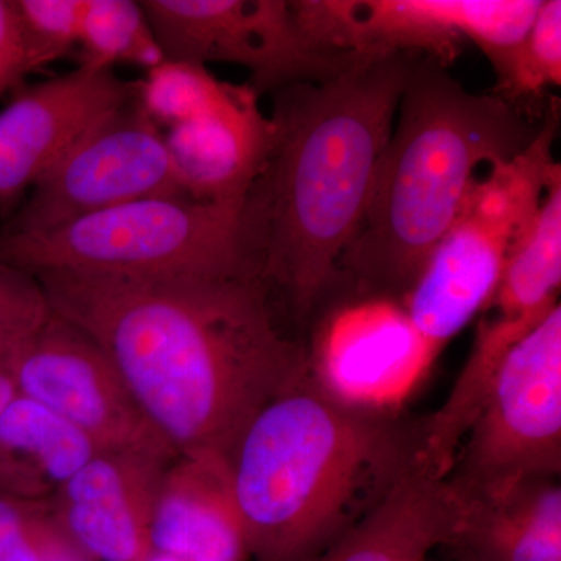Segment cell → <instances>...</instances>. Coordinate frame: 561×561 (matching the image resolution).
<instances>
[{
    "instance_id": "cell-1",
    "label": "cell",
    "mask_w": 561,
    "mask_h": 561,
    "mask_svg": "<svg viewBox=\"0 0 561 561\" xmlns=\"http://www.w3.org/2000/svg\"><path fill=\"white\" fill-rule=\"evenodd\" d=\"M33 276L179 454L230 457L254 415L311 370L256 276Z\"/></svg>"
},
{
    "instance_id": "cell-2",
    "label": "cell",
    "mask_w": 561,
    "mask_h": 561,
    "mask_svg": "<svg viewBox=\"0 0 561 561\" xmlns=\"http://www.w3.org/2000/svg\"><path fill=\"white\" fill-rule=\"evenodd\" d=\"M415 55L365 58L323 83L275 94V144L250 192L260 230L261 275L305 321L337 279L359 230L376 168Z\"/></svg>"
},
{
    "instance_id": "cell-3",
    "label": "cell",
    "mask_w": 561,
    "mask_h": 561,
    "mask_svg": "<svg viewBox=\"0 0 561 561\" xmlns=\"http://www.w3.org/2000/svg\"><path fill=\"white\" fill-rule=\"evenodd\" d=\"M416 456L419 421L346 401L309 370L254 415L228 457L250 556L317 561Z\"/></svg>"
},
{
    "instance_id": "cell-4",
    "label": "cell",
    "mask_w": 561,
    "mask_h": 561,
    "mask_svg": "<svg viewBox=\"0 0 561 561\" xmlns=\"http://www.w3.org/2000/svg\"><path fill=\"white\" fill-rule=\"evenodd\" d=\"M398 111L364 219L337 271L364 295L404 300L478 169L515 157L537 131L522 110L465 90L430 57L413 61Z\"/></svg>"
},
{
    "instance_id": "cell-5",
    "label": "cell",
    "mask_w": 561,
    "mask_h": 561,
    "mask_svg": "<svg viewBox=\"0 0 561 561\" xmlns=\"http://www.w3.org/2000/svg\"><path fill=\"white\" fill-rule=\"evenodd\" d=\"M0 262L31 275L262 279L256 214L250 198L242 203L144 198L46 231H3Z\"/></svg>"
},
{
    "instance_id": "cell-6",
    "label": "cell",
    "mask_w": 561,
    "mask_h": 561,
    "mask_svg": "<svg viewBox=\"0 0 561 561\" xmlns=\"http://www.w3.org/2000/svg\"><path fill=\"white\" fill-rule=\"evenodd\" d=\"M559 102L515 157L476 179L451 227L431 251L402 305L416 334L435 353L490 305L505 257L534 216L560 162L553 158Z\"/></svg>"
},
{
    "instance_id": "cell-7",
    "label": "cell",
    "mask_w": 561,
    "mask_h": 561,
    "mask_svg": "<svg viewBox=\"0 0 561 561\" xmlns=\"http://www.w3.org/2000/svg\"><path fill=\"white\" fill-rule=\"evenodd\" d=\"M449 483L460 497L490 496L561 468V308L502 357Z\"/></svg>"
},
{
    "instance_id": "cell-8",
    "label": "cell",
    "mask_w": 561,
    "mask_h": 561,
    "mask_svg": "<svg viewBox=\"0 0 561 561\" xmlns=\"http://www.w3.org/2000/svg\"><path fill=\"white\" fill-rule=\"evenodd\" d=\"M140 5L165 60L242 66L257 95L323 83L365 60L319 46L284 0H142Z\"/></svg>"
},
{
    "instance_id": "cell-9",
    "label": "cell",
    "mask_w": 561,
    "mask_h": 561,
    "mask_svg": "<svg viewBox=\"0 0 561 561\" xmlns=\"http://www.w3.org/2000/svg\"><path fill=\"white\" fill-rule=\"evenodd\" d=\"M541 0H297L291 13L324 49L365 58L424 54L451 65L465 39L490 58L529 31Z\"/></svg>"
},
{
    "instance_id": "cell-10",
    "label": "cell",
    "mask_w": 561,
    "mask_h": 561,
    "mask_svg": "<svg viewBox=\"0 0 561 561\" xmlns=\"http://www.w3.org/2000/svg\"><path fill=\"white\" fill-rule=\"evenodd\" d=\"M7 364L21 397L68 421L98 451L136 454L165 465L179 459L105 353L54 311L11 351Z\"/></svg>"
},
{
    "instance_id": "cell-11",
    "label": "cell",
    "mask_w": 561,
    "mask_h": 561,
    "mask_svg": "<svg viewBox=\"0 0 561 561\" xmlns=\"http://www.w3.org/2000/svg\"><path fill=\"white\" fill-rule=\"evenodd\" d=\"M186 197L161 128L136 95L111 111L31 191L5 231L38 232L144 198Z\"/></svg>"
},
{
    "instance_id": "cell-12",
    "label": "cell",
    "mask_w": 561,
    "mask_h": 561,
    "mask_svg": "<svg viewBox=\"0 0 561 561\" xmlns=\"http://www.w3.org/2000/svg\"><path fill=\"white\" fill-rule=\"evenodd\" d=\"M135 95L136 83L84 66L18 94L0 110V209L31 192L91 128Z\"/></svg>"
},
{
    "instance_id": "cell-13",
    "label": "cell",
    "mask_w": 561,
    "mask_h": 561,
    "mask_svg": "<svg viewBox=\"0 0 561 561\" xmlns=\"http://www.w3.org/2000/svg\"><path fill=\"white\" fill-rule=\"evenodd\" d=\"M169 465L127 453L99 451L51 497L58 523L90 561H142Z\"/></svg>"
},
{
    "instance_id": "cell-14",
    "label": "cell",
    "mask_w": 561,
    "mask_h": 561,
    "mask_svg": "<svg viewBox=\"0 0 561 561\" xmlns=\"http://www.w3.org/2000/svg\"><path fill=\"white\" fill-rule=\"evenodd\" d=\"M275 124L250 84L213 108L162 131L186 197L206 203H242L267 169Z\"/></svg>"
},
{
    "instance_id": "cell-15",
    "label": "cell",
    "mask_w": 561,
    "mask_h": 561,
    "mask_svg": "<svg viewBox=\"0 0 561 561\" xmlns=\"http://www.w3.org/2000/svg\"><path fill=\"white\" fill-rule=\"evenodd\" d=\"M150 546L183 561L249 559L227 456L180 454L165 468L151 513Z\"/></svg>"
},
{
    "instance_id": "cell-16",
    "label": "cell",
    "mask_w": 561,
    "mask_h": 561,
    "mask_svg": "<svg viewBox=\"0 0 561 561\" xmlns=\"http://www.w3.org/2000/svg\"><path fill=\"white\" fill-rule=\"evenodd\" d=\"M460 511L448 479L415 461L317 561H420L448 545Z\"/></svg>"
},
{
    "instance_id": "cell-17",
    "label": "cell",
    "mask_w": 561,
    "mask_h": 561,
    "mask_svg": "<svg viewBox=\"0 0 561 561\" xmlns=\"http://www.w3.org/2000/svg\"><path fill=\"white\" fill-rule=\"evenodd\" d=\"M460 497V496H459ZM461 501L449 548L459 561H561L559 478Z\"/></svg>"
},
{
    "instance_id": "cell-18",
    "label": "cell",
    "mask_w": 561,
    "mask_h": 561,
    "mask_svg": "<svg viewBox=\"0 0 561 561\" xmlns=\"http://www.w3.org/2000/svg\"><path fill=\"white\" fill-rule=\"evenodd\" d=\"M98 453L68 421L20 394L0 415V494L51 501Z\"/></svg>"
},
{
    "instance_id": "cell-19",
    "label": "cell",
    "mask_w": 561,
    "mask_h": 561,
    "mask_svg": "<svg viewBox=\"0 0 561 561\" xmlns=\"http://www.w3.org/2000/svg\"><path fill=\"white\" fill-rule=\"evenodd\" d=\"M560 284L561 168L552 173L540 205L513 241L490 305L502 319L540 321L559 302Z\"/></svg>"
},
{
    "instance_id": "cell-20",
    "label": "cell",
    "mask_w": 561,
    "mask_h": 561,
    "mask_svg": "<svg viewBox=\"0 0 561 561\" xmlns=\"http://www.w3.org/2000/svg\"><path fill=\"white\" fill-rule=\"evenodd\" d=\"M79 47L80 66L113 70L131 65L149 70L165 60L140 2L87 0Z\"/></svg>"
},
{
    "instance_id": "cell-21",
    "label": "cell",
    "mask_w": 561,
    "mask_h": 561,
    "mask_svg": "<svg viewBox=\"0 0 561 561\" xmlns=\"http://www.w3.org/2000/svg\"><path fill=\"white\" fill-rule=\"evenodd\" d=\"M494 94L518 108V102L538 98L561 83V2L545 0L519 43L490 58ZM519 110V108H518Z\"/></svg>"
},
{
    "instance_id": "cell-22",
    "label": "cell",
    "mask_w": 561,
    "mask_h": 561,
    "mask_svg": "<svg viewBox=\"0 0 561 561\" xmlns=\"http://www.w3.org/2000/svg\"><path fill=\"white\" fill-rule=\"evenodd\" d=\"M234 87L216 79L205 66L164 60L136 81V101L164 131L219 105Z\"/></svg>"
},
{
    "instance_id": "cell-23",
    "label": "cell",
    "mask_w": 561,
    "mask_h": 561,
    "mask_svg": "<svg viewBox=\"0 0 561 561\" xmlns=\"http://www.w3.org/2000/svg\"><path fill=\"white\" fill-rule=\"evenodd\" d=\"M0 561H90L65 534L50 501L0 494Z\"/></svg>"
},
{
    "instance_id": "cell-24",
    "label": "cell",
    "mask_w": 561,
    "mask_h": 561,
    "mask_svg": "<svg viewBox=\"0 0 561 561\" xmlns=\"http://www.w3.org/2000/svg\"><path fill=\"white\" fill-rule=\"evenodd\" d=\"M87 0H14L32 70L79 47Z\"/></svg>"
},
{
    "instance_id": "cell-25",
    "label": "cell",
    "mask_w": 561,
    "mask_h": 561,
    "mask_svg": "<svg viewBox=\"0 0 561 561\" xmlns=\"http://www.w3.org/2000/svg\"><path fill=\"white\" fill-rule=\"evenodd\" d=\"M50 313L38 279L0 262V356L9 357Z\"/></svg>"
},
{
    "instance_id": "cell-26",
    "label": "cell",
    "mask_w": 561,
    "mask_h": 561,
    "mask_svg": "<svg viewBox=\"0 0 561 561\" xmlns=\"http://www.w3.org/2000/svg\"><path fill=\"white\" fill-rule=\"evenodd\" d=\"M32 72L14 0H0V94Z\"/></svg>"
},
{
    "instance_id": "cell-27",
    "label": "cell",
    "mask_w": 561,
    "mask_h": 561,
    "mask_svg": "<svg viewBox=\"0 0 561 561\" xmlns=\"http://www.w3.org/2000/svg\"><path fill=\"white\" fill-rule=\"evenodd\" d=\"M18 397H20V391H18L13 375L7 364V357L0 356V415Z\"/></svg>"
},
{
    "instance_id": "cell-28",
    "label": "cell",
    "mask_w": 561,
    "mask_h": 561,
    "mask_svg": "<svg viewBox=\"0 0 561 561\" xmlns=\"http://www.w3.org/2000/svg\"><path fill=\"white\" fill-rule=\"evenodd\" d=\"M142 561H183L180 559H175V557L165 556V553L151 551L149 556L146 557Z\"/></svg>"
}]
</instances>
